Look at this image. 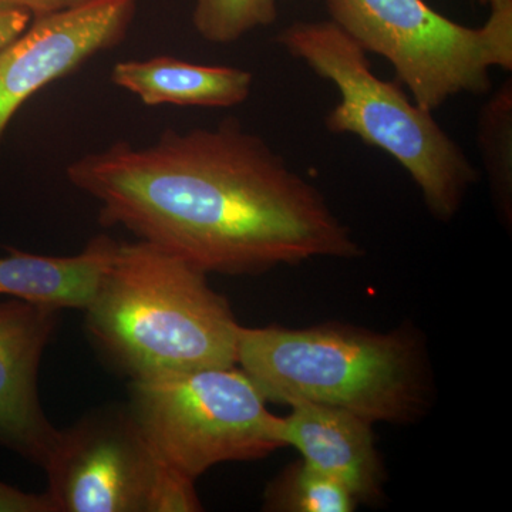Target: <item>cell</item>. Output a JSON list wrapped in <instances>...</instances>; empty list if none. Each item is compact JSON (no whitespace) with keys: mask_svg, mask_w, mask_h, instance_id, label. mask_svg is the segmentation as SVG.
Returning <instances> with one entry per match:
<instances>
[{"mask_svg":"<svg viewBox=\"0 0 512 512\" xmlns=\"http://www.w3.org/2000/svg\"><path fill=\"white\" fill-rule=\"evenodd\" d=\"M66 177L99 202L104 227L126 228L207 274L363 255L325 195L235 119L167 128L147 147L119 141L67 165Z\"/></svg>","mask_w":512,"mask_h":512,"instance_id":"1","label":"cell"},{"mask_svg":"<svg viewBox=\"0 0 512 512\" xmlns=\"http://www.w3.org/2000/svg\"><path fill=\"white\" fill-rule=\"evenodd\" d=\"M207 276L150 242L117 241L83 311L94 349L130 380L237 366L241 325Z\"/></svg>","mask_w":512,"mask_h":512,"instance_id":"2","label":"cell"},{"mask_svg":"<svg viewBox=\"0 0 512 512\" xmlns=\"http://www.w3.org/2000/svg\"><path fill=\"white\" fill-rule=\"evenodd\" d=\"M237 366L266 402L335 407L372 424L416 421L431 393L426 350L416 333L404 328L241 325Z\"/></svg>","mask_w":512,"mask_h":512,"instance_id":"3","label":"cell"},{"mask_svg":"<svg viewBox=\"0 0 512 512\" xmlns=\"http://www.w3.org/2000/svg\"><path fill=\"white\" fill-rule=\"evenodd\" d=\"M279 45L339 90L325 126L352 134L393 157L420 188L427 210L440 221L460 211L478 170L433 117L412 103L396 83L379 79L367 52L338 23L296 22L282 30Z\"/></svg>","mask_w":512,"mask_h":512,"instance_id":"4","label":"cell"},{"mask_svg":"<svg viewBox=\"0 0 512 512\" xmlns=\"http://www.w3.org/2000/svg\"><path fill=\"white\" fill-rule=\"evenodd\" d=\"M128 390V409L151 446L192 481L218 464L261 460L285 447L282 417L238 366L143 377Z\"/></svg>","mask_w":512,"mask_h":512,"instance_id":"5","label":"cell"},{"mask_svg":"<svg viewBox=\"0 0 512 512\" xmlns=\"http://www.w3.org/2000/svg\"><path fill=\"white\" fill-rule=\"evenodd\" d=\"M330 19L367 53L389 60L423 109L458 94L490 93L491 67L512 70V6L483 28L453 22L424 0H326Z\"/></svg>","mask_w":512,"mask_h":512,"instance_id":"6","label":"cell"},{"mask_svg":"<svg viewBox=\"0 0 512 512\" xmlns=\"http://www.w3.org/2000/svg\"><path fill=\"white\" fill-rule=\"evenodd\" d=\"M56 512L202 511L195 481L151 446L127 404H109L60 430L43 468Z\"/></svg>","mask_w":512,"mask_h":512,"instance_id":"7","label":"cell"},{"mask_svg":"<svg viewBox=\"0 0 512 512\" xmlns=\"http://www.w3.org/2000/svg\"><path fill=\"white\" fill-rule=\"evenodd\" d=\"M137 12V0H89L49 15L0 49V147L20 107L57 79L101 52L119 46Z\"/></svg>","mask_w":512,"mask_h":512,"instance_id":"8","label":"cell"},{"mask_svg":"<svg viewBox=\"0 0 512 512\" xmlns=\"http://www.w3.org/2000/svg\"><path fill=\"white\" fill-rule=\"evenodd\" d=\"M60 311L0 296V448L45 468L60 430L39 393L43 353L55 336Z\"/></svg>","mask_w":512,"mask_h":512,"instance_id":"9","label":"cell"},{"mask_svg":"<svg viewBox=\"0 0 512 512\" xmlns=\"http://www.w3.org/2000/svg\"><path fill=\"white\" fill-rule=\"evenodd\" d=\"M373 424L356 414L298 403L282 417V439L302 460L342 485L360 503H375L386 484Z\"/></svg>","mask_w":512,"mask_h":512,"instance_id":"10","label":"cell"},{"mask_svg":"<svg viewBox=\"0 0 512 512\" xmlns=\"http://www.w3.org/2000/svg\"><path fill=\"white\" fill-rule=\"evenodd\" d=\"M117 239L99 235L80 254L46 256L15 248L0 256V296L23 299L46 308L80 309L92 301Z\"/></svg>","mask_w":512,"mask_h":512,"instance_id":"11","label":"cell"},{"mask_svg":"<svg viewBox=\"0 0 512 512\" xmlns=\"http://www.w3.org/2000/svg\"><path fill=\"white\" fill-rule=\"evenodd\" d=\"M111 82L146 106L228 109L248 100L254 77L247 70L204 66L171 56L114 64Z\"/></svg>","mask_w":512,"mask_h":512,"instance_id":"12","label":"cell"},{"mask_svg":"<svg viewBox=\"0 0 512 512\" xmlns=\"http://www.w3.org/2000/svg\"><path fill=\"white\" fill-rule=\"evenodd\" d=\"M478 144L491 191L504 220H512V83L491 96L478 120Z\"/></svg>","mask_w":512,"mask_h":512,"instance_id":"13","label":"cell"},{"mask_svg":"<svg viewBox=\"0 0 512 512\" xmlns=\"http://www.w3.org/2000/svg\"><path fill=\"white\" fill-rule=\"evenodd\" d=\"M356 507L348 490L302 458L269 481L264 493L265 511L352 512Z\"/></svg>","mask_w":512,"mask_h":512,"instance_id":"14","label":"cell"},{"mask_svg":"<svg viewBox=\"0 0 512 512\" xmlns=\"http://www.w3.org/2000/svg\"><path fill=\"white\" fill-rule=\"evenodd\" d=\"M278 18L276 0H195L192 23L198 35L215 45L237 42Z\"/></svg>","mask_w":512,"mask_h":512,"instance_id":"15","label":"cell"},{"mask_svg":"<svg viewBox=\"0 0 512 512\" xmlns=\"http://www.w3.org/2000/svg\"><path fill=\"white\" fill-rule=\"evenodd\" d=\"M0 512H56V507L47 491L25 493L0 480Z\"/></svg>","mask_w":512,"mask_h":512,"instance_id":"16","label":"cell"},{"mask_svg":"<svg viewBox=\"0 0 512 512\" xmlns=\"http://www.w3.org/2000/svg\"><path fill=\"white\" fill-rule=\"evenodd\" d=\"M32 19V13L18 3L0 0V49L28 28Z\"/></svg>","mask_w":512,"mask_h":512,"instance_id":"17","label":"cell"},{"mask_svg":"<svg viewBox=\"0 0 512 512\" xmlns=\"http://www.w3.org/2000/svg\"><path fill=\"white\" fill-rule=\"evenodd\" d=\"M12 2L28 9L35 18V16L49 15V13L60 12V10L76 8V6L83 5L89 0H12Z\"/></svg>","mask_w":512,"mask_h":512,"instance_id":"18","label":"cell"},{"mask_svg":"<svg viewBox=\"0 0 512 512\" xmlns=\"http://www.w3.org/2000/svg\"><path fill=\"white\" fill-rule=\"evenodd\" d=\"M480 5L490 6V9L508 8L512 6V0H476Z\"/></svg>","mask_w":512,"mask_h":512,"instance_id":"19","label":"cell"}]
</instances>
